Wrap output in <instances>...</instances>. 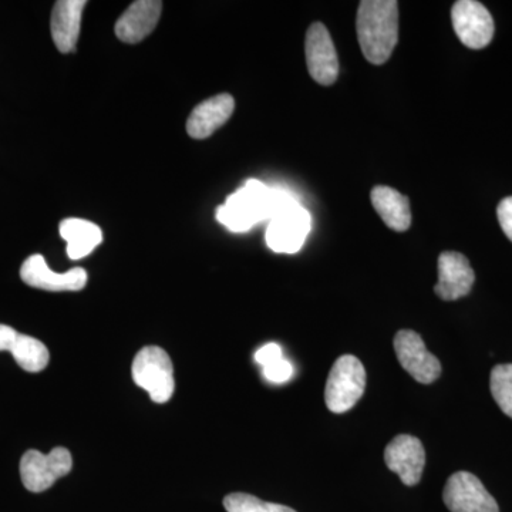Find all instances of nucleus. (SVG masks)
<instances>
[{
  "mask_svg": "<svg viewBox=\"0 0 512 512\" xmlns=\"http://www.w3.org/2000/svg\"><path fill=\"white\" fill-rule=\"evenodd\" d=\"M443 500L451 512H500L493 495L467 471H458L448 478Z\"/></svg>",
  "mask_w": 512,
  "mask_h": 512,
  "instance_id": "nucleus-8",
  "label": "nucleus"
},
{
  "mask_svg": "<svg viewBox=\"0 0 512 512\" xmlns=\"http://www.w3.org/2000/svg\"><path fill=\"white\" fill-rule=\"evenodd\" d=\"M225 510L228 512H296L286 505L265 503L251 494H229L224 500Z\"/></svg>",
  "mask_w": 512,
  "mask_h": 512,
  "instance_id": "nucleus-21",
  "label": "nucleus"
},
{
  "mask_svg": "<svg viewBox=\"0 0 512 512\" xmlns=\"http://www.w3.org/2000/svg\"><path fill=\"white\" fill-rule=\"evenodd\" d=\"M235 109L234 97L229 94H218L211 99L202 101L187 121V133L195 140H204L224 126Z\"/></svg>",
  "mask_w": 512,
  "mask_h": 512,
  "instance_id": "nucleus-16",
  "label": "nucleus"
},
{
  "mask_svg": "<svg viewBox=\"0 0 512 512\" xmlns=\"http://www.w3.org/2000/svg\"><path fill=\"white\" fill-rule=\"evenodd\" d=\"M366 389V370L357 357L336 360L326 383V406L332 413H345L356 406Z\"/></svg>",
  "mask_w": 512,
  "mask_h": 512,
  "instance_id": "nucleus-3",
  "label": "nucleus"
},
{
  "mask_svg": "<svg viewBox=\"0 0 512 512\" xmlns=\"http://www.w3.org/2000/svg\"><path fill=\"white\" fill-rule=\"evenodd\" d=\"M357 40L363 56L383 64L399 42V3L396 0H363L357 9Z\"/></svg>",
  "mask_w": 512,
  "mask_h": 512,
  "instance_id": "nucleus-2",
  "label": "nucleus"
},
{
  "mask_svg": "<svg viewBox=\"0 0 512 512\" xmlns=\"http://www.w3.org/2000/svg\"><path fill=\"white\" fill-rule=\"evenodd\" d=\"M20 278L32 288L49 292L82 291L87 284V272L83 268H73L66 274H56L39 254L29 256L23 262Z\"/></svg>",
  "mask_w": 512,
  "mask_h": 512,
  "instance_id": "nucleus-12",
  "label": "nucleus"
},
{
  "mask_svg": "<svg viewBox=\"0 0 512 512\" xmlns=\"http://www.w3.org/2000/svg\"><path fill=\"white\" fill-rule=\"evenodd\" d=\"M0 352L12 353L16 363L30 373L42 372L50 359L45 343L8 325H0Z\"/></svg>",
  "mask_w": 512,
  "mask_h": 512,
  "instance_id": "nucleus-15",
  "label": "nucleus"
},
{
  "mask_svg": "<svg viewBox=\"0 0 512 512\" xmlns=\"http://www.w3.org/2000/svg\"><path fill=\"white\" fill-rule=\"evenodd\" d=\"M163 2L138 0L120 16L116 23V35L121 42L136 45L146 39L160 20Z\"/></svg>",
  "mask_w": 512,
  "mask_h": 512,
  "instance_id": "nucleus-14",
  "label": "nucleus"
},
{
  "mask_svg": "<svg viewBox=\"0 0 512 512\" xmlns=\"http://www.w3.org/2000/svg\"><path fill=\"white\" fill-rule=\"evenodd\" d=\"M476 275L470 262L460 252H443L439 256V282L434 291L443 301H457L470 293Z\"/></svg>",
  "mask_w": 512,
  "mask_h": 512,
  "instance_id": "nucleus-13",
  "label": "nucleus"
},
{
  "mask_svg": "<svg viewBox=\"0 0 512 512\" xmlns=\"http://www.w3.org/2000/svg\"><path fill=\"white\" fill-rule=\"evenodd\" d=\"M311 231V215L298 201L284 208L269 224L266 242L279 254H295Z\"/></svg>",
  "mask_w": 512,
  "mask_h": 512,
  "instance_id": "nucleus-6",
  "label": "nucleus"
},
{
  "mask_svg": "<svg viewBox=\"0 0 512 512\" xmlns=\"http://www.w3.org/2000/svg\"><path fill=\"white\" fill-rule=\"evenodd\" d=\"M451 20L458 39L470 49H484L493 40V16L483 3L476 0H458L451 9Z\"/></svg>",
  "mask_w": 512,
  "mask_h": 512,
  "instance_id": "nucleus-7",
  "label": "nucleus"
},
{
  "mask_svg": "<svg viewBox=\"0 0 512 512\" xmlns=\"http://www.w3.org/2000/svg\"><path fill=\"white\" fill-rule=\"evenodd\" d=\"M306 64L316 83L332 86L339 76V59L335 43L323 23H313L306 33Z\"/></svg>",
  "mask_w": 512,
  "mask_h": 512,
  "instance_id": "nucleus-10",
  "label": "nucleus"
},
{
  "mask_svg": "<svg viewBox=\"0 0 512 512\" xmlns=\"http://www.w3.org/2000/svg\"><path fill=\"white\" fill-rule=\"evenodd\" d=\"M497 217L504 234L512 242V197L504 198L497 208Z\"/></svg>",
  "mask_w": 512,
  "mask_h": 512,
  "instance_id": "nucleus-23",
  "label": "nucleus"
},
{
  "mask_svg": "<svg viewBox=\"0 0 512 512\" xmlns=\"http://www.w3.org/2000/svg\"><path fill=\"white\" fill-rule=\"evenodd\" d=\"M373 207L380 215L384 224L397 232H404L412 225V211H410L409 198L400 194L394 188L379 185L370 194Z\"/></svg>",
  "mask_w": 512,
  "mask_h": 512,
  "instance_id": "nucleus-18",
  "label": "nucleus"
},
{
  "mask_svg": "<svg viewBox=\"0 0 512 512\" xmlns=\"http://www.w3.org/2000/svg\"><path fill=\"white\" fill-rule=\"evenodd\" d=\"M490 387L498 407L512 419V365L495 366Z\"/></svg>",
  "mask_w": 512,
  "mask_h": 512,
  "instance_id": "nucleus-20",
  "label": "nucleus"
},
{
  "mask_svg": "<svg viewBox=\"0 0 512 512\" xmlns=\"http://www.w3.org/2000/svg\"><path fill=\"white\" fill-rule=\"evenodd\" d=\"M72 467V454L67 448L56 447L49 454L29 450L20 461V477L29 491L42 493L49 490L59 478L67 476Z\"/></svg>",
  "mask_w": 512,
  "mask_h": 512,
  "instance_id": "nucleus-5",
  "label": "nucleus"
},
{
  "mask_svg": "<svg viewBox=\"0 0 512 512\" xmlns=\"http://www.w3.org/2000/svg\"><path fill=\"white\" fill-rule=\"evenodd\" d=\"M394 350L403 369L419 383L436 382L441 375V365L436 356L431 355L419 333L404 329L394 338Z\"/></svg>",
  "mask_w": 512,
  "mask_h": 512,
  "instance_id": "nucleus-9",
  "label": "nucleus"
},
{
  "mask_svg": "<svg viewBox=\"0 0 512 512\" xmlns=\"http://www.w3.org/2000/svg\"><path fill=\"white\" fill-rule=\"evenodd\" d=\"M293 201L296 200L284 190L268 187L258 180H248L218 207L217 220L229 231L247 232L258 222L274 220L275 215Z\"/></svg>",
  "mask_w": 512,
  "mask_h": 512,
  "instance_id": "nucleus-1",
  "label": "nucleus"
},
{
  "mask_svg": "<svg viewBox=\"0 0 512 512\" xmlns=\"http://www.w3.org/2000/svg\"><path fill=\"white\" fill-rule=\"evenodd\" d=\"M84 0H60L55 3L50 20V32L59 52L70 53L76 49L82 28Z\"/></svg>",
  "mask_w": 512,
  "mask_h": 512,
  "instance_id": "nucleus-17",
  "label": "nucleus"
},
{
  "mask_svg": "<svg viewBox=\"0 0 512 512\" xmlns=\"http://www.w3.org/2000/svg\"><path fill=\"white\" fill-rule=\"evenodd\" d=\"M262 369H264L265 379L272 383L288 382L293 375V367L284 356L268 363Z\"/></svg>",
  "mask_w": 512,
  "mask_h": 512,
  "instance_id": "nucleus-22",
  "label": "nucleus"
},
{
  "mask_svg": "<svg viewBox=\"0 0 512 512\" xmlns=\"http://www.w3.org/2000/svg\"><path fill=\"white\" fill-rule=\"evenodd\" d=\"M384 461L393 473H396L404 485L419 484L426 464V451L416 437L400 434L390 441L384 450Z\"/></svg>",
  "mask_w": 512,
  "mask_h": 512,
  "instance_id": "nucleus-11",
  "label": "nucleus"
},
{
  "mask_svg": "<svg viewBox=\"0 0 512 512\" xmlns=\"http://www.w3.org/2000/svg\"><path fill=\"white\" fill-rule=\"evenodd\" d=\"M60 237L67 242V255L70 259H83L92 254L94 248L103 242V232L93 222L69 218L60 222Z\"/></svg>",
  "mask_w": 512,
  "mask_h": 512,
  "instance_id": "nucleus-19",
  "label": "nucleus"
},
{
  "mask_svg": "<svg viewBox=\"0 0 512 512\" xmlns=\"http://www.w3.org/2000/svg\"><path fill=\"white\" fill-rule=\"evenodd\" d=\"M282 356L284 355H282L281 346L276 345V343H268V345L262 346V348L255 353V360L258 365L264 367Z\"/></svg>",
  "mask_w": 512,
  "mask_h": 512,
  "instance_id": "nucleus-24",
  "label": "nucleus"
},
{
  "mask_svg": "<svg viewBox=\"0 0 512 512\" xmlns=\"http://www.w3.org/2000/svg\"><path fill=\"white\" fill-rule=\"evenodd\" d=\"M133 380L150 394L154 403L163 404L173 397L174 367L164 349L148 346L134 357Z\"/></svg>",
  "mask_w": 512,
  "mask_h": 512,
  "instance_id": "nucleus-4",
  "label": "nucleus"
}]
</instances>
